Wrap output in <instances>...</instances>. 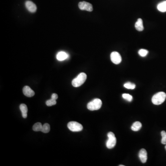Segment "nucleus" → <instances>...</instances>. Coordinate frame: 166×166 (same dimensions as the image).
Instances as JSON below:
<instances>
[{
    "label": "nucleus",
    "instance_id": "obj_1",
    "mask_svg": "<svg viewBox=\"0 0 166 166\" xmlns=\"http://www.w3.org/2000/svg\"><path fill=\"white\" fill-rule=\"evenodd\" d=\"M166 98V94L165 92H158L153 95L152 97V103L155 105H160L165 101Z\"/></svg>",
    "mask_w": 166,
    "mask_h": 166
},
{
    "label": "nucleus",
    "instance_id": "obj_2",
    "mask_svg": "<svg viewBox=\"0 0 166 166\" xmlns=\"http://www.w3.org/2000/svg\"><path fill=\"white\" fill-rule=\"evenodd\" d=\"M86 79H87L86 74L84 73H81L79 74L78 76L72 81V85L75 87H79L84 84Z\"/></svg>",
    "mask_w": 166,
    "mask_h": 166
},
{
    "label": "nucleus",
    "instance_id": "obj_3",
    "mask_svg": "<svg viewBox=\"0 0 166 166\" xmlns=\"http://www.w3.org/2000/svg\"><path fill=\"white\" fill-rule=\"evenodd\" d=\"M102 101L100 99L95 98L87 104V108L91 111L97 110L101 108Z\"/></svg>",
    "mask_w": 166,
    "mask_h": 166
},
{
    "label": "nucleus",
    "instance_id": "obj_4",
    "mask_svg": "<svg viewBox=\"0 0 166 166\" xmlns=\"http://www.w3.org/2000/svg\"><path fill=\"white\" fill-rule=\"evenodd\" d=\"M108 139L106 142V146L108 149L113 148L116 146V138L114 133L112 132H109L108 133Z\"/></svg>",
    "mask_w": 166,
    "mask_h": 166
},
{
    "label": "nucleus",
    "instance_id": "obj_5",
    "mask_svg": "<svg viewBox=\"0 0 166 166\" xmlns=\"http://www.w3.org/2000/svg\"><path fill=\"white\" fill-rule=\"evenodd\" d=\"M67 127L70 131L73 132L81 131L83 128L82 125L76 121H71L67 124Z\"/></svg>",
    "mask_w": 166,
    "mask_h": 166
},
{
    "label": "nucleus",
    "instance_id": "obj_6",
    "mask_svg": "<svg viewBox=\"0 0 166 166\" xmlns=\"http://www.w3.org/2000/svg\"><path fill=\"white\" fill-rule=\"evenodd\" d=\"M110 58L112 63L115 64H119L122 60L121 55L118 52L116 51L113 52L111 54Z\"/></svg>",
    "mask_w": 166,
    "mask_h": 166
},
{
    "label": "nucleus",
    "instance_id": "obj_7",
    "mask_svg": "<svg viewBox=\"0 0 166 166\" xmlns=\"http://www.w3.org/2000/svg\"><path fill=\"white\" fill-rule=\"evenodd\" d=\"M79 7L81 10H85L91 12L93 10L92 5L90 3L86 1H82L79 3Z\"/></svg>",
    "mask_w": 166,
    "mask_h": 166
},
{
    "label": "nucleus",
    "instance_id": "obj_8",
    "mask_svg": "<svg viewBox=\"0 0 166 166\" xmlns=\"http://www.w3.org/2000/svg\"><path fill=\"white\" fill-rule=\"evenodd\" d=\"M25 5L27 10L31 13H35L37 11V6L33 2L27 1L25 3Z\"/></svg>",
    "mask_w": 166,
    "mask_h": 166
},
{
    "label": "nucleus",
    "instance_id": "obj_9",
    "mask_svg": "<svg viewBox=\"0 0 166 166\" xmlns=\"http://www.w3.org/2000/svg\"><path fill=\"white\" fill-rule=\"evenodd\" d=\"M138 157L140 158V160L143 163H146L147 160V153L146 150L144 149H142L139 151L138 154Z\"/></svg>",
    "mask_w": 166,
    "mask_h": 166
},
{
    "label": "nucleus",
    "instance_id": "obj_10",
    "mask_svg": "<svg viewBox=\"0 0 166 166\" xmlns=\"http://www.w3.org/2000/svg\"><path fill=\"white\" fill-rule=\"evenodd\" d=\"M23 92L26 97H31L35 95V92L28 86H26L23 89Z\"/></svg>",
    "mask_w": 166,
    "mask_h": 166
},
{
    "label": "nucleus",
    "instance_id": "obj_11",
    "mask_svg": "<svg viewBox=\"0 0 166 166\" xmlns=\"http://www.w3.org/2000/svg\"><path fill=\"white\" fill-rule=\"evenodd\" d=\"M69 55L66 52L60 51L58 52L56 55V58L59 61H63L69 57Z\"/></svg>",
    "mask_w": 166,
    "mask_h": 166
},
{
    "label": "nucleus",
    "instance_id": "obj_12",
    "mask_svg": "<svg viewBox=\"0 0 166 166\" xmlns=\"http://www.w3.org/2000/svg\"><path fill=\"white\" fill-rule=\"evenodd\" d=\"M135 27V28L136 29L137 31L141 32L144 30L143 22H142V19H138L137 22H136Z\"/></svg>",
    "mask_w": 166,
    "mask_h": 166
},
{
    "label": "nucleus",
    "instance_id": "obj_13",
    "mask_svg": "<svg viewBox=\"0 0 166 166\" xmlns=\"http://www.w3.org/2000/svg\"><path fill=\"white\" fill-rule=\"evenodd\" d=\"M20 110L22 113L23 117L24 118H26L27 116V112H28V108L27 106L25 104H21L19 106Z\"/></svg>",
    "mask_w": 166,
    "mask_h": 166
},
{
    "label": "nucleus",
    "instance_id": "obj_14",
    "mask_svg": "<svg viewBox=\"0 0 166 166\" xmlns=\"http://www.w3.org/2000/svg\"><path fill=\"white\" fill-rule=\"evenodd\" d=\"M141 127L142 124L141 122L139 121H136L132 125V126H131V129L132 131L137 132V131H139V130L141 128Z\"/></svg>",
    "mask_w": 166,
    "mask_h": 166
},
{
    "label": "nucleus",
    "instance_id": "obj_15",
    "mask_svg": "<svg viewBox=\"0 0 166 166\" xmlns=\"http://www.w3.org/2000/svg\"><path fill=\"white\" fill-rule=\"evenodd\" d=\"M157 9L161 12H166V1H163L157 5Z\"/></svg>",
    "mask_w": 166,
    "mask_h": 166
},
{
    "label": "nucleus",
    "instance_id": "obj_16",
    "mask_svg": "<svg viewBox=\"0 0 166 166\" xmlns=\"http://www.w3.org/2000/svg\"><path fill=\"white\" fill-rule=\"evenodd\" d=\"M42 125L40 122L36 123L32 127L33 130L35 132H39L41 131L42 129Z\"/></svg>",
    "mask_w": 166,
    "mask_h": 166
},
{
    "label": "nucleus",
    "instance_id": "obj_17",
    "mask_svg": "<svg viewBox=\"0 0 166 166\" xmlns=\"http://www.w3.org/2000/svg\"><path fill=\"white\" fill-rule=\"evenodd\" d=\"M50 130V125L48 123H45L42 126L41 132L44 133H48Z\"/></svg>",
    "mask_w": 166,
    "mask_h": 166
},
{
    "label": "nucleus",
    "instance_id": "obj_18",
    "mask_svg": "<svg viewBox=\"0 0 166 166\" xmlns=\"http://www.w3.org/2000/svg\"><path fill=\"white\" fill-rule=\"evenodd\" d=\"M124 86L126 88L130 90H133L135 88L136 85L131 82H127L124 85Z\"/></svg>",
    "mask_w": 166,
    "mask_h": 166
},
{
    "label": "nucleus",
    "instance_id": "obj_19",
    "mask_svg": "<svg viewBox=\"0 0 166 166\" xmlns=\"http://www.w3.org/2000/svg\"><path fill=\"white\" fill-rule=\"evenodd\" d=\"M122 97L124 99L128 101H132V96L129 94H123Z\"/></svg>",
    "mask_w": 166,
    "mask_h": 166
},
{
    "label": "nucleus",
    "instance_id": "obj_20",
    "mask_svg": "<svg viewBox=\"0 0 166 166\" xmlns=\"http://www.w3.org/2000/svg\"><path fill=\"white\" fill-rule=\"evenodd\" d=\"M161 135L162 139L161 140V144H166V132L164 131H161Z\"/></svg>",
    "mask_w": 166,
    "mask_h": 166
},
{
    "label": "nucleus",
    "instance_id": "obj_21",
    "mask_svg": "<svg viewBox=\"0 0 166 166\" xmlns=\"http://www.w3.org/2000/svg\"><path fill=\"white\" fill-rule=\"evenodd\" d=\"M46 105L48 106H52L56 104V101L54 99H51L48 100L46 101Z\"/></svg>",
    "mask_w": 166,
    "mask_h": 166
},
{
    "label": "nucleus",
    "instance_id": "obj_22",
    "mask_svg": "<svg viewBox=\"0 0 166 166\" xmlns=\"http://www.w3.org/2000/svg\"><path fill=\"white\" fill-rule=\"evenodd\" d=\"M148 54V51L144 49H141L138 51V54L142 57H145Z\"/></svg>",
    "mask_w": 166,
    "mask_h": 166
},
{
    "label": "nucleus",
    "instance_id": "obj_23",
    "mask_svg": "<svg viewBox=\"0 0 166 166\" xmlns=\"http://www.w3.org/2000/svg\"><path fill=\"white\" fill-rule=\"evenodd\" d=\"M58 95L56 94H55V93H54L52 95H51V98L52 99H54V100H56V99H58Z\"/></svg>",
    "mask_w": 166,
    "mask_h": 166
},
{
    "label": "nucleus",
    "instance_id": "obj_24",
    "mask_svg": "<svg viewBox=\"0 0 166 166\" xmlns=\"http://www.w3.org/2000/svg\"><path fill=\"white\" fill-rule=\"evenodd\" d=\"M120 166H124V165H120Z\"/></svg>",
    "mask_w": 166,
    "mask_h": 166
},
{
    "label": "nucleus",
    "instance_id": "obj_25",
    "mask_svg": "<svg viewBox=\"0 0 166 166\" xmlns=\"http://www.w3.org/2000/svg\"><path fill=\"white\" fill-rule=\"evenodd\" d=\"M165 150H166V146H165Z\"/></svg>",
    "mask_w": 166,
    "mask_h": 166
}]
</instances>
